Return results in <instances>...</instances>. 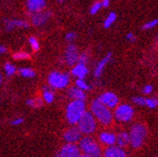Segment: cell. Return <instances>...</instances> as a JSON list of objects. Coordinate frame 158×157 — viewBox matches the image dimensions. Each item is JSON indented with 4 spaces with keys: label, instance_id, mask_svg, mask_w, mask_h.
<instances>
[{
    "label": "cell",
    "instance_id": "6da1fadb",
    "mask_svg": "<svg viewBox=\"0 0 158 157\" xmlns=\"http://www.w3.org/2000/svg\"><path fill=\"white\" fill-rule=\"evenodd\" d=\"M90 110V112L93 114L96 121L102 126H110L112 124L114 120L113 113L109 108H107L104 104H102L98 98H96L92 101Z\"/></svg>",
    "mask_w": 158,
    "mask_h": 157
},
{
    "label": "cell",
    "instance_id": "7a4b0ae2",
    "mask_svg": "<svg viewBox=\"0 0 158 157\" xmlns=\"http://www.w3.org/2000/svg\"><path fill=\"white\" fill-rule=\"evenodd\" d=\"M86 112V104L83 100H72L68 103L66 107V120L72 124H77L79 120L81 119L83 114Z\"/></svg>",
    "mask_w": 158,
    "mask_h": 157
},
{
    "label": "cell",
    "instance_id": "3957f363",
    "mask_svg": "<svg viewBox=\"0 0 158 157\" xmlns=\"http://www.w3.org/2000/svg\"><path fill=\"white\" fill-rule=\"evenodd\" d=\"M78 147L84 154L90 155L92 157H102V150L100 145L90 136L82 137L78 142Z\"/></svg>",
    "mask_w": 158,
    "mask_h": 157
},
{
    "label": "cell",
    "instance_id": "277c9868",
    "mask_svg": "<svg viewBox=\"0 0 158 157\" xmlns=\"http://www.w3.org/2000/svg\"><path fill=\"white\" fill-rule=\"evenodd\" d=\"M128 134L130 139V146L133 148H138L143 145L147 137V128L143 123L136 122L131 126Z\"/></svg>",
    "mask_w": 158,
    "mask_h": 157
},
{
    "label": "cell",
    "instance_id": "5b68a950",
    "mask_svg": "<svg viewBox=\"0 0 158 157\" xmlns=\"http://www.w3.org/2000/svg\"><path fill=\"white\" fill-rule=\"evenodd\" d=\"M98 126V122L94 119V117L91 112L86 111L81 119L77 122V127L80 130L81 134L84 135H91L96 131Z\"/></svg>",
    "mask_w": 158,
    "mask_h": 157
},
{
    "label": "cell",
    "instance_id": "8992f818",
    "mask_svg": "<svg viewBox=\"0 0 158 157\" xmlns=\"http://www.w3.org/2000/svg\"><path fill=\"white\" fill-rule=\"evenodd\" d=\"M70 81L69 74L66 72H52L47 77V83L51 89H65L67 88Z\"/></svg>",
    "mask_w": 158,
    "mask_h": 157
},
{
    "label": "cell",
    "instance_id": "52a82bcc",
    "mask_svg": "<svg viewBox=\"0 0 158 157\" xmlns=\"http://www.w3.org/2000/svg\"><path fill=\"white\" fill-rule=\"evenodd\" d=\"M134 110L128 104H120L115 108L114 119L118 122H128L133 119Z\"/></svg>",
    "mask_w": 158,
    "mask_h": 157
},
{
    "label": "cell",
    "instance_id": "ba28073f",
    "mask_svg": "<svg viewBox=\"0 0 158 157\" xmlns=\"http://www.w3.org/2000/svg\"><path fill=\"white\" fill-rule=\"evenodd\" d=\"M80 150L75 144H65L62 146L59 151L54 155V157H79Z\"/></svg>",
    "mask_w": 158,
    "mask_h": 157
},
{
    "label": "cell",
    "instance_id": "9c48e42d",
    "mask_svg": "<svg viewBox=\"0 0 158 157\" xmlns=\"http://www.w3.org/2000/svg\"><path fill=\"white\" fill-rule=\"evenodd\" d=\"M81 135V132L77 126H72L64 131V133H63V140L65 141L66 144L76 145V143H78L82 138Z\"/></svg>",
    "mask_w": 158,
    "mask_h": 157
},
{
    "label": "cell",
    "instance_id": "30bf717a",
    "mask_svg": "<svg viewBox=\"0 0 158 157\" xmlns=\"http://www.w3.org/2000/svg\"><path fill=\"white\" fill-rule=\"evenodd\" d=\"M78 50L76 48V46L73 43H70L67 46V48L65 50V55H64V59L65 62L67 63L68 66H74L77 64L78 61Z\"/></svg>",
    "mask_w": 158,
    "mask_h": 157
},
{
    "label": "cell",
    "instance_id": "8fae6325",
    "mask_svg": "<svg viewBox=\"0 0 158 157\" xmlns=\"http://www.w3.org/2000/svg\"><path fill=\"white\" fill-rule=\"evenodd\" d=\"M98 98L102 104H104L109 109L116 108L118 104V97L114 93H111V92H106V93H101Z\"/></svg>",
    "mask_w": 158,
    "mask_h": 157
},
{
    "label": "cell",
    "instance_id": "7c38bea8",
    "mask_svg": "<svg viewBox=\"0 0 158 157\" xmlns=\"http://www.w3.org/2000/svg\"><path fill=\"white\" fill-rule=\"evenodd\" d=\"M52 13L50 11H42V12H39L36 14H31V23L32 25L34 26H42L44 24H45L46 21L48 20V19L51 17Z\"/></svg>",
    "mask_w": 158,
    "mask_h": 157
},
{
    "label": "cell",
    "instance_id": "4fadbf2b",
    "mask_svg": "<svg viewBox=\"0 0 158 157\" xmlns=\"http://www.w3.org/2000/svg\"><path fill=\"white\" fill-rule=\"evenodd\" d=\"M102 157H126V153L123 147L114 145L107 147L102 151Z\"/></svg>",
    "mask_w": 158,
    "mask_h": 157
},
{
    "label": "cell",
    "instance_id": "5bb4252c",
    "mask_svg": "<svg viewBox=\"0 0 158 157\" xmlns=\"http://www.w3.org/2000/svg\"><path fill=\"white\" fill-rule=\"evenodd\" d=\"M45 0H27L26 1L27 11L31 14L42 12L45 8Z\"/></svg>",
    "mask_w": 158,
    "mask_h": 157
},
{
    "label": "cell",
    "instance_id": "9a60e30c",
    "mask_svg": "<svg viewBox=\"0 0 158 157\" xmlns=\"http://www.w3.org/2000/svg\"><path fill=\"white\" fill-rule=\"evenodd\" d=\"M98 142L107 147L114 146L116 144V135L110 131H102L98 134Z\"/></svg>",
    "mask_w": 158,
    "mask_h": 157
},
{
    "label": "cell",
    "instance_id": "2e32d148",
    "mask_svg": "<svg viewBox=\"0 0 158 157\" xmlns=\"http://www.w3.org/2000/svg\"><path fill=\"white\" fill-rule=\"evenodd\" d=\"M4 26L6 31H12L15 28H27L29 23L23 19H5Z\"/></svg>",
    "mask_w": 158,
    "mask_h": 157
},
{
    "label": "cell",
    "instance_id": "e0dca14e",
    "mask_svg": "<svg viewBox=\"0 0 158 157\" xmlns=\"http://www.w3.org/2000/svg\"><path fill=\"white\" fill-rule=\"evenodd\" d=\"M88 68L86 67V65L82 64H77L73 66V68L70 70V73L73 76L76 77V79H84V77L88 73Z\"/></svg>",
    "mask_w": 158,
    "mask_h": 157
},
{
    "label": "cell",
    "instance_id": "ac0fdd59",
    "mask_svg": "<svg viewBox=\"0 0 158 157\" xmlns=\"http://www.w3.org/2000/svg\"><path fill=\"white\" fill-rule=\"evenodd\" d=\"M67 95L69 98H72L73 100H85L86 99V95L85 92L78 89L75 86H73V87H69L68 89Z\"/></svg>",
    "mask_w": 158,
    "mask_h": 157
},
{
    "label": "cell",
    "instance_id": "d6986e66",
    "mask_svg": "<svg viewBox=\"0 0 158 157\" xmlns=\"http://www.w3.org/2000/svg\"><path fill=\"white\" fill-rule=\"evenodd\" d=\"M116 144L121 147H125L128 145H130V139H129V134L127 132L122 131L116 135Z\"/></svg>",
    "mask_w": 158,
    "mask_h": 157
},
{
    "label": "cell",
    "instance_id": "ffe728a7",
    "mask_svg": "<svg viewBox=\"0 0 158 157\" xmlns=\"http://www.w3.org/2000/svg\"><path fill=\"white\" fill-rule=\"evenodd\" d=\"M111 56H112V54L108 53L103 59H101L100 62H98V64L97 65L96 68H94V77H99L101 75V73H102V72H103L105 66L107 65V63L110 61V59H111Z\"/></svg>",
    "mask_w": 158,
    "mask_h": 157
},
{
    "label": "cell",
    "instance_id": "44dd1931",
    "mask_svg": "<svg viewBox=\"0 0 158 157\" xmlns=\"http://www.w3.org/2000/svg\"><path fill=\"white\" fill-rule=\"evenodd\" d=\"M53 89H50V88H47V87H44V90H43V100L44 102H46V103H52L53 100H54V93L52 91Z\"/></svg>",
    "mask_w": 158,
    "mask_h": 157
},
{
    "label": "cell",
    "instance_id": "7402d4cb",
    "mask_svg": "<svg viewBox=\"0 0 158 157\" xmlns=\"http://www.w3.org/2000/svg\"><path fill=\"white\" fill-rule=\"evenodd\" d=\"M44 100L41 97H35V98H29L26 100V104L32 108H38L43 105Z\"/></svg>",
    "mask_w": 158,
    "mask_h": 157
},
{
    "label": "cell",
    "instance_id": "603a6c76",
    "mask_svg": "<svg viewBox=\"0 0 158 157\" xmlns=\"http://www.w3.org/2000/svg\"><path fill=\"white\" fill-rule=\"evenodd\" d=\"M19 73L22 76V77H25V78H33L35 76V72L32 68H21L19 69Z\"/></svg>",
    "mask_w": 158,
    "mask_h": 157
},
{
    "label": "cell",
    "instance_id": "cb8c5ba5",
    "mask_svg": "<svg viewBox=\"0 0 158 157\" xmlns=\"http://www.w3.org/2000/svg\"><path fill=\"white\" fill-rule=\"evenodd\" d=\"M116 19H117V14H115V13H110L109 14H108V17L105 19V20H104V22H103V27L104 28H109L110 26H111L113 23L115 22V20H116Z\"/></svg>",
    "mask_w": 158,
    "mask_h": 157
},
{
    "label": "cell",
    "instance_id": "d4e9b609",
    "mask_svg": "<svg viewBox=\"0 0 158 157\" xmlns=\"http://www.w3.org/2000/svg\"><path fill=\"white\" fill-rule=\"evenodd\" d=\"M13 58L17 61H22V60H28L30 58V54L25 51H19L13 54Z\"/></svg>",
    "mask_w": 158,
    "mask_h": 157
},
{
    "label": "cell",
    "instance_id": "484cf974",
    "mask_svg": "<svg viewBox=\"0 0 158 157\" xmlns=\"http://www.w3.org/2000/svg\"><path fill=\"white\" fill-rule=\"evenodd\" d=\"M4 72L8 77L12 76L15 73V67L13 64H11V63H6L4 65Z\"/></svg>",
    "mask_w": 158,
    "mask_h": 157
},
{
    "label": "cell",
    "instance_id": "4316f807",
    "mask_svg": "<svg viewBox=\"0 0 158 157\" xmlns=\"http://www.w3.org/2000/svg\"><path fill=\"white\" fill-rule=\"evenodd\" d=\"M75 87H77L78 89H80L84 92L90 90V86L85 82L84 79H76L75 80Z\"/></svg>",
    "mask_w": 158,
    "mask_h": 157
},
{
    "label": "cell",
    "instance_id": "83f0119b",
    "mask_svg": "<svg viewBox=\"0 0 158 157\" xmlns=\"http://www.w3.org/2000/svg\"><path fill=\"white\" fill-rule=\"evenodd\" d=\"M28 42H29V44H30V46H31V48L33 49V51L36 52V51H38V50L40 49V43H39L38 40H37V39H36L34 36L29 37Z\"/></svg>",
    "mask_w": 158,
    "mask_h": 157
},
{
    "label": "cell",
    "instance_id": "f1b7e54d",
    "mask_svg": "<svg viewBox=\"0 0 158 157\" xmlns=\"http://www.w3.org/2000/svg\"><path fill=\"white\" fill-rule=\"evenodd\" d=\"M157 24H158V19H152V20H149V21L146 22L145 24L142 26V29H144V30H149V29L154 28Z\"/></svg>",
    "mask_w": 158,
    "mask_h": 157
},
{
    "label": "cell",
    "instance_id": "f546056e",
    "mask_svg": "<svg viewBox=\"0 0 158 157\" xmlns=\"http://www.w3.org/2000/svg\"><path fill=\"white\" fill-rule=\"evenodd\" d=\"M145 105L149 108H155L158 106V99L156 98H147L145 100Z\"/></svg>",
    "mask_w": 158,
    "mask_h": 157
},
{
    "label": "cell",
    "instance_id": "4dcf8cb0",
    "mask_svg": "<svg viewBox=\"0 0 158 157\" xmlns=\"http://www.w3.org/2000/svg\"><path fill=\"white\" fill-rule=\"evenodd\" d=\"M101 2H96V3H94L92 5V7L90 8V14H97L99 10H100V8H101Z\"/></svg>",
    "mask_w": 158,
    "mask_h": 157
},
{
    "label": "cell",
    "instance_id": "1f68e13d",
    "mask_svg": "<svg viewBox=\"0 0 158 157\" xmlns=\"http://www.w3.org/2000/svg\"><path fill=\"white\" fill-rule=\"evenodd\" d=\"M145 100H146V98L142 97H136L132 98V101L134 103L137 104V105H141V106L145 105Z\"/></svg>",
    "mask_w": 158,
    "mask_h": 157
},
{
    "label": "cell",
    "instance_id": "d6a6232c",
    "mask_svg": "<svg viewBox=\"0 0 158 157\" xmlns=\"http://www.w3.org/2000/svg\"><path fill=\"white\" fill-rule=\"evenodd\" d=\"M87 62H88V56H87V54L83 53V54H81V55H79L78 61H77L78 64L86 65V64H87Z\"/></svg>",
    "mask_w": 158,
    "mask_h": 157
},
{
    "label": "cell",
    "instance_id": "836d02e7",
    "mask_svg": "<svg viewBox=\"0 0 158 157\" xmlns=\"http://www.w3.org/2000/svg\"><path fill=\"white\" fill-rule=\"evenodd\" d=\"M76 37V34L74 32H69L67 35H66V40L68 42H73Z\"/></svg>",
    "mask_w": 158,
    "mask_h": 157
},
{
    "label": "cell",
    "instance_id": "e575fe53",
    "mask_svg": "<svg viewBox=\"0 0 158 157\" xmlns=\"http://www.w3.org/2000/svg\"><path fill=\"white\" fill-rule=\"evenodd\" d=\"M23 118H17V119H15V120H13L12 121V122H11V124L12 125H19V124H21L22 122H23Z\"/></svg>",
    "mask_w": 158,
    "mask_h": 157
},
{
    "label": "cell",
    "instance_id": "d590c367",
    "mask_svg": "<svg viewBox=\"0 0 158 157\" xmlns=\"http://www.w3.org/2000/svg\"><path fill=\"white\" fill-rule=\"evenodd\" d=\"M152 92V87L151 85H146L143 89V93L145 95H148V93H151Z\"/></svg>",
    "mask_w": 158,
    "mask_h": 157
},
{
    "label": "cell",
    "instance_id": "8d00e7d4",
    "mask_svg": "<svg viewBox=\"0 0 158 157\" xmlns=\"http://www.w3.org/2000/svg\"><path fill=\"white\" fill-rule=\"evenodd\" d=\"M126 40L129 41V42H135L136 37L134 36V34H133V33H128L127 35H126Z\"/></svg>",
    "mask_w": 158,
    "mask_h": 157
},
{
    "label": "cell",
    "instance_id": "74e56055",
    "mask_svg": "<svg viewBox=\"0 0 158 157\" xmlns=\"http://www.w3.org/2000/svg\"><path fill=\"white\" fill-rule=\"evenodd\" d=\"M109 4H110V0H102V1H101V6L104 7V8L108 7Z\"/></svg>",
    "mask_w": 158,
    "mask_h": 157
},
{
    "label": "cell",
    "instance_id": "f35d334b",
    "mask_svg": "<svg viewBox=\"0 0 158 157\" xmlns=\"http://www.w3.org/2000/svg\"><path fill=\"white\" fill-rule=\"evenodd\" d=\"M7 51V49H6V48L4 45H0V54H3V53H5Z\"/></svg>",
    "mask_w": 158,
    "mask_h": 157
},
{
    "label": "cell",
    "instance_id": "ab89813d",
    "mask_svg": "<svg viewBox=\"0 0 158 157\" xmlns=\"http://www.w3.org/2000/svg\"><path fill=\"white\" fill-rule=\"evenodd\" d=\"M79 157H92V156H90V155H87V154H84V153H82V154H80V155H79Z\"/></svg>",
    "mask_w": 158,
    "mask_h": 157
},
{
    "label": "cell",
    "instance_id": "60d3db41",
    "mask_svg": "<svg viewBox=\"0 0 158 157\" xmlns=\"http://www.w3.org/2000/svg\"><path fill=\"white\" fill-rule=\"evenodd\" d=\"M1 84H2V75L0 73V86H1Z\"/></svg>",
    "mask_w": 158,
    "mask_h": 157
},
{
    "label": "cell",
    "instance_id": "b9f144b4",
    "mask_svg": "<svg viewBox=\"0 0 158 157\" xmlns=\"http://www.w3.org/2000/svg\"><path fill=\"white\" fill-rule=\"evenodd\" d=\"M57 1H58L59 3H63V2H64V0H57Z\"/></svg>",
    "mask_w": 158,
    "mask_h": 157
}]
</instances>
